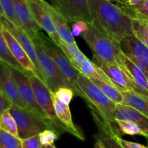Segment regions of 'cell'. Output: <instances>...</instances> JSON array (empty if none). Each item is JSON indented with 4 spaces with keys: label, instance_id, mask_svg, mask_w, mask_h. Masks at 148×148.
<instances>
[{
    "label": "cell",
    "instance_id": "cell-1",
    "mask_svg": "<svg viewBox=\"0 0 148 148\" xmlns=\"http://www.w3.org/2000/svg\"><path fill=\"white\" fill-rule=\"evenodd\" d=\"M92 24L119 44L127 36H135L133 19L119 5L108 0H88Z\"/></svg>",
    "mask_w": 148,
    "mask_h": 148
},
{
    "label": "cell",
    "instance_id": "cell-2",
    "mask_svg": "<svg viewBox=\"0 0 148 148\" xmlns=\"http://www.w3.org/2000/svg\"><path fill=\"white\" fill-rule=\"evenodd\" d=\"M92 52V61L98 66L106 63L122 65L123 53L119 44L110 39L89 23V28L81 35Z\"/></svg>",
    "mask_w": 148,
    "mask_h": 148
},
{
    "label": "cell",
    "instance_id": "cell-3",
    "mask_svg": "<svg viewBox=\"0 0 148 148\" xmlns=\"http://www.w3.org/2000/svg\"><path fill=\"white\" fill-rule=\"evenodd\" d=\"M32 40L36 41L43 48L45 52L51 58L71 88L73 89L75 94L82 97L87 104H88V98L84 94L78 84V76L80 72L74 67L60 46L51 38L45 36L41 31L38 32Z\"/></svg>",
    "mask_w": 148,
    "mask_h": 148
},
{
    "label": "cell",
    "instance_id": "cell-4",
    "mask_svg": "<svg viewBox=\"0 0 148 148\" xmlns=\"http://www.w3.org/2000/svg\"><path fill=\"white\" fill-rule=\"evenodd\" d=\"M78 84L82 91L88 98L89 103L88 105L91 111L98 113L106 123L119 129L115 120L116 103L106 97L88 77L81 73L78 76Z\"/></svg>",
    "mask_w": 148,
    "mask_h": 148
},
{
    "label": "cell",
    "instance_id": "cell-5",
    "mask_svg": "<svg viewBox=\"0 0 148 148\" xmlns=\"http://www.w3.org/2000/svg\"><path fill=\"white\" fill-rule=\"evenodd\" d=\"M17 123L19 139H25L46 129L53 130L50 122L25 107L12 104L9 109Z\"/></svg>",
    "mask_w": 148,
    "mask_h": 148
},
{
    "label": "cell",
    "instance_id": "cell-6",
    "mask_svg": "<svg viewBox=\"0 0 148 148\" xmlns=\"http://www.w3.org/2000/svg\"><path fill=\"white\" fill-rule=\"evenodd\" d=\"M27 76L33 87L36 101L39 106L41 107L43 111L44 112L46 118L51 124L53 130L59 135L64 132L69 133L68 129L65 127V126L62 122L59 121L58 118L56 117L53 100L51 98V94L47 86L38 77L33 75V73H29Z\"/></svg>",
    "mask_w": 148,
    "mask_h": 148
},
{
    "label": "cell",
    "instance_id": "cell-7",
    "mask_svg": "<svg viewBox=\"0 0 148 148\" xmlns=\"http://www.w3.org/2000/svg\"><path fill=\"white\" fill-rule=\"evenodd\" d=\"M33 41L36 47L42 79L51 92H56V90L61 87H70L51 58L45 52L36 41Z\"/></svg>",
    "mask_w": 148,
    "mask_h": 148
},
{
    "label": "cell",
    "instance_id": "cell-8",
    "mask_svg": "<svg viewBox=\"0 0 148 148\" xmlns=\"http://www.w3.org/2000/svg\"><path fill=\"white\" fill-rule=\"evenodd\" d=\"M98 67L106 74L113 84L120 91H132L148 97V94L136 84L127 68L123 65L106 63Z\"/></svg>",
    "mask_w": 148,
    "mask_h": 148
},
{
    "label": "cell",
    "instance_id": "cell-9",
    "mask_svg": "<svg viewBox=\"0 0 148 148\" xmlns=\"http://www.w3.org/2000/svg\"><path fill=\"white\" fill-rule=\"evenodd\" d=\"M10 71H11L12 76L13 79L17 85V89H18L20 97H21L23 102L25 104L27 109L31 110L32 112L38 115L40 117L47 119L44 112L43 111L41 107L39 106L36 101L33 87H32L31 84L29 81L28 76H27L30 73L23 72V71L12 68L11 66H10Z\"/></svg>",
    "mask_w": 148,
    "mask_h": 148
},
{
    "label": "cell",
    "instance_id": "cell-10",
    "mask_svg": "<svg viewBox=\"0 0 148 148\" xmlns=\"http://www.w3.org/2000/svg\"><path fill=\"white\" fill-rule=\"evenodd\" d=\"M53 2L68 23L80 20L92 23L88 0H53Z\"/></svg>",
    "mask_w": 148,
    "mask_h": 148
},
{
    "label": "cell",
    "instance_id": "cell-11",
    "mask_svg": "<svg viewBox=\"0 0 148 148\" xmlns=\"http://www.w3.org/2000/svg\"><path fill=\"white\" fill-rule=\"evenodd\" d=\"M121 49L137 66L140 67L148 78V48L135 36L124 38L119 43Z\"/></svg>",
    "mask_w": 148,
    "mask_h": 148
},
{
    "label": "cell",
    "instance_id": "cell-12",
    "mask_svg": "<svg viewBox=\"0 0 148 148\" xmlns=\"http://www.w3.org/2000/svg\"><path fill=\"white\" fill-rule=\"evenodd\" d=\"M0 23L11 33V34L19 42V44L23 46L29 57L33 61V64L36 66L38 73L40 75V80L43 81L41 73H40V66H39L38 61L37 55H36V47H35L34 42L32 40L31 38L27 34V33L22 28L15 26L4 15L0 17Z\"/></svg>",
    "mask_w": 148,
    "mask_h": 148
},
{
    "label": "cell",
    "instance_id": "cell-13",
    "mask_svg": "<svg viewBox=\"0 0 148 148\" xmlns=\"http://www.w3.org/2000/svg\"><path fill=\"white\" fill-rule=\"evenodd\" d=\"M12 2L16 15L21 23L22 28L33 39L38 32L41 31V28L33 16L28 0H12Z\"/></svg>",
    "mask_w": 148,
    "mask_h": 148
},
{
    "label": "cell",
    "instance_id": "cell-14",
    "mask_svg": "<svg viewBox=\"0 0 148 148\" xmlns=\"http://www.w3.org/2000/svg\"><path fill=\"white\" fill-rule=\"evenodd\" d=\"M28 3L39 26L47 33L49 38L60 46L63 44V41L58 34L51 18L42 4L41 0H28Z\"/></svg>",
    "mask_w": 148,
    "mask_h": 148
},
{
    "label": "cell",
    "instance_id": "cell-15",
    "mask_svg": "<svg viewBox=\"0 0 148 148\" xmlns=\"http://www.w3.org/2000/svg\"><path fill=\"white\" fill-rule=\"evenodd\" d=\"M0 91L12 104L27 108L12 76L10 66L0 60Z\"/></svg>",
    "mask_w": 148,
    "mask_h": 148
},
{
    "label": "cell",
    "instance_id": "cell-16",
    "mask_svg": "<svg viewBox=\"0 0 148 148\" xmlns=\"http://www.w3.org/2000/svg\"><path fill=\"white\" fill-rule=\"evenodd\" d=\"M2 33L4 38H5V40L7 41V45H8L10 52L12 53V56L14 57V59L24 68L25 71L30 73H33V75H36V76L40 78V75L38 73L36 66L33 64V61L29 57L27 54L26 53L25 49L23 48V46L19 44V42L11 34V33L3 26Z\"/></svg>",
    "mask_w": 148,
    "mask_h": 148
},
{
    "label": "cell",
    "instance_id": "cell-17",
    "mask_svg": "<svg viewBox=\"0 0 148 148\" xmlns=\"http://www.w3.org/2000/svg\"><path fill=\"white\" fill-rule=\"evenodd\" d=\"M91 113L98 130V133L95 135V137L101 140L106 148H123L115 139L116 135L121 137L122 136L119 129H116L106 123L101 116L96 112L91 111Z\"/></svg>",
    "mask_w": 148,
    "mask_h": 148
},
{
    "label": "cell",
    "instance_id": "cell-18",
    "mask_svg": "<svg viewBox=\"0 0 148 148\" xmlns=\"http://www.w3.org/2000/svg\"><path fill=\"white\" fill-rule=\"evenodd\" d=\"M51 98L53 100L55 113H56V117L58 118L59 121L62 122L64 125L65 127L69 131V133L80 140H85V136L82 131L74 123L73 120H72V114H71L69 104H64L61 102L56 97L53 92H51Z\"/></svg>",
    "mask_w": 148,
    "mask_h": 148
},
{
    "label": "cell",
    "instance_id": "cell-19",
    "mask_svg": "<svg viewBox=\"0 0 148 148\" xmlns=\"http://www.w3.org/2000/svg\"><path fill=\"white\" fill-rule=\"evenodd\" d=\"M41 2L45 10L51 18L55 28L62 40L66 44H76L74 37L72 36L71 29L69 27L67 20L63 15L54 6L50 4L45 0H41Z\"/></svg>",
    "mask_w": 148,
    "mask_h": 148
},
{
    "label": "cell",
    "instance_id": "cell-20",
    "mask_svg": "<svg viewBox=\"0 0 148 148\" xmlns=\"http://www.w3.org/2000/svg\"><path fill=\"white\" fill-rule=\"evenodd\" d=\"M115 120L134 122L145 133L148 139V117L138 110L123 104H116L115 108Z\"/></svg>",
    "mask_w": 148,
    "mask_h": 148
},
{
    "label": "cell",
    "instance_id": "cell-21",
    "mask_svg": "<svg viewBox=\"0 0 148 148\" xmlns=\"http://www.w3.org/2000/svg\"><path fill=\"white\" fill-rule=\"evenodd\" d=\"M124 53V52H123ZM122 65L127 68L137 86L148 94V78L143 70L132 61L127 55H123Z\"/></svg>",
    "mask_w": 148,
    "mask_h": 148
},
{
    "label": "cell",
    "instance_id": "cell-22",
    "mask_svg": "<svg viewBox=\"0 0 148 148\" xmlns=\"http://www.w3.org/2000/svg\"><path fill=\"white\" fill-rule=\"evenodd\" d=\"M123 95L121 104L130 106L148 117V97L132 91H121Z\"/></svg>",
    "mask_w": 148,
    "mask_h": 148
},
{
    "label": "cell",
    "instance_id": "cell-23",
    "mask_svg": "<svg viewBox=\"0 0 148 148\" xmlns=\"http://www.w3.org/2000/svg\"><path fill=\"white\" fill-rule=\"evenodd\" d=\"M79 71L83 75H86L89 78H95V79L102 80L107 81L113 84L110 78L107 76L106 74L93 62L87 57L83 63L79 68Z\"/></svg>",
    "mask_w": 148,
    "mask_h": 148
},
{
    "label": "cell",
    "instance_id": "cell-24",
    "mask_svg": "<svg viewBox=\"0 0 148 148\" xmlns=\"http://www.w3.org/2000/svg\"><path fill=\"white\" fill-rule=\"evenodd\" d=\"M60 48L67 56L74 67L79 71V67L82 65L87 57L79 49L77 43L66 44L63 41V44L61 45Z\"/></svg>",
    "mask_w": 148,
    "mask_h": 148
},
{
    "label": "cell",
    "instance_id": "cell-25",
    "mask_svg": "<svg viewBox=\"0 0 148 148\" xmlns=\"http://www.w3.org/2000/svg\"><path fill=\"white\" fill-rule=\"evenodd\" d=\"M0 60L5 62L10 66L18 69L25 73H28L24 70V68L18 63L17 60L14 58L12 53L10 52L7 41L5 40L2 33V26L0 23Z\"/></svg>",
    "mask_w": 148,
    "mask_h": 148
},
{
    "label": "cell",
    "instance_id": "cell-26",
    "mask_svg": "<svg viewBox=\"0 0 148 148\" xmlns=\"http://www.w3.org/2000/svg\"><path fill=\"white\" fill-rule=\"evenodd\" d=\"M104 94L116 104H121L123 102V95L121 91L114 85L107 81L102 80L90 78Z\"/></svg>",
    "mask_w": 148,
    "mask_h": 148
},
{
    "label": "cell",
    "instance_id": "cell-27",
    "mask_svg": "<svg viewBox=\"0 0 148 148\" xmlns=\"http://www.w3.org/2000/svg\"><path fill=\"white\" fill-rule=\"evenodd\" d=\"M126 0L121 3L120 7H122L129 15L131 16L132 18L138 19L140 20H145L148 19V0L143 4H137L134 6H130L126 4Z\"/></svg>",
    "mask_w": 148,
    "mask_h": 148
},
{
    "label": "cell",
    "instance_id": "cell-28",
    "mask_svg": "<svg viewBox=\"0 0 148 148\" xmlns=\"http://www.w3.org/2000/svg\"><path fill=\"white\" fill-rule=\"evenodd\" d=\"M0 128L10 134L19 138L17 123L9 109L6 110L0 118Z\"/></svg>",
    "mask_w": 148,
    "mask_h": 148
},
{
    "label": "cell",
    "instance_id": "cell-29",
    "mask_svg": "<svg viewBox=\"0 0 148 148\" xmlns=\"http://www.w3.org/2000/svg\"><path fill=\"white\" fill-rule=\"evenodd\" d=\"M116 123L118 125L120 132L121 135H141L147 138V135L144 131L140 129V126L135 123L129 120H115Z\"/></svg>",
    "mask_w": 148,
    "mask_h": 148
},
{
    "label": "cell",
    "instance_id": "cell-30",
    "mask_svg": "<svg viewBox=\"0 0 148 148\" xmlns=\"http://www.w3.org/2000/svg\"><path fill=\"white\" fill-rule=\"evenodd\" d=\"M0 148H23L21 139L0 128Z\"/></svg>",
    "mask_w": 148,
    "mask_h": 148
},
{
    "label": "cell",
    "instance_id": "cell-31",
    "mask_svg": "<svg viewBox=\"0 0 148 148\" xmlns=\"http://www.w3.org/2000/svg\"><path fill=\"white\" fill-rule=\"evenodd\" d=\"M132 19L134 35L148 48V27L142 20Z\"/></svg>",
    "mask_w": 148,
    "mask_h": 148
},
{
    "label": "cell",
    "instance_id": "cell-32",
    "mask_svg": "<svg viewBox=\"0 0 148 148\" xmlns=\"http://www.w3.org/2000/svg\"><path fill=\"white\" fill-rule=\"evenodd\" d=\"M0 4L4 11V16L15 26L22 28L21 23H20L15 14L12 0H0Z\"/></svg>",
    "mask_w": 148,
    "mask_h": 148
},
{
    "label": "cell",
    "instance_id": "cell-33",
    "mask_svg": "<svg viewBox=\"0 0 148 148\" xmlns=\"http://www.w3.org/2000/svg\"><path fill=\"white\" fill-rule=\"evenodd\" d=\"M53 93L61 102L66 104H69L75 94L73 89L70 87H61Z\"/></svg>",
    "mask_w": 148,
    "mask_h": 148
},
{
    "label": "cell",
    "instance_id": "cell-34",
    "mask_svg": "<svg viewBox=\"0 0 148 148\" xmlns=\"http://www.w3.org/2000/svg\"><path fill=\"white\" fill-rule=\"evenodd\" d=\"M59 135L52 129H46L39 133L40 140L43 145H52L59 139Z\"/></svg>",
    "mask_w": 148,
    "mask_h": 148
},
{
    "label": "cell",
    "instance_id": "cell-35",
    "mask_svg": "<svg viewBox=\"0 0 148 148\" xmlns=\"http://www.w3.org/2000/svg\"><path fill=\"white\" fill-rule=\"evenodd\" d=\"M89 28V23L80 20V21H77L72 24L71 33L73 36H81L83 33L88 30Z\"/></svg>",
    "mask_w": 148,
    "mask_h": 148
},
{
    "label": "cell",
    "instance_id": "cell-36",
    "mask_svg": "<svg viewBox=\"0 0 148 148\" xmlns=\"http://www.w3.org/2000/svg\"><path fill=\"white\" fill-rule=\"evenodd\" d=\"M23 148H42L43 145L40 140L39 134L35 135L25 139H22Z\"/></svg>",
    "mask_w": 148,
    "mask_h": 148
},
{
    "label": "cell",
    "instance_id": "cell-37",
    "mask_svg": "<svg viewBox=\"0 0 148 148\" xmlns=\"http://www.w3.org/2000/svg\"><path fill=\"white\" fill-rule=\"evenodd\" d=\"M115 139L123 148H148V147L145 146V145H141L140 143L123 139L121 136H118V135H116Z\"/></svg>",
    "mask_w": 148,
    "mask_h": 148
},
{
    "label": "cell",
    "instance_id": "cell-38",
    "mask_svg": "<svg viewBox=\"0 0 148 148\" xmlns=\"http://www.w3.org/2000/svg\"><path fill=\"white\" fill-rule=\"evenodd\" d=\"M12 103L0 91V118L7 110L10 109Z\"/></svg>",
    "mask_w": 148,
    "mask_h": 148
},
{
    "label": "cell",
    "instance_id": "cell-39",
    "mask_svg": "<svg viewBox=\"0 0 148 148\" xmlns=\"http://www.w3.org/2000/svg\"><path fill=\"white\" fill-rule=\"evenodd\" d=\"M147 0H126V4H128L130 6H134L137 5V4H143L147 1Z\"/></svg>",
    "mask_w": 148,
    "mask_h": 148
},
{
    "label": "cell",
    "instance_id": "cell-40",
    "mask_svg": "<svg viewBox=\"0 0 148 148\" xmlns=\"http://www.w3.org/2000/svg\"><path fill=\"white\" fill-rule=\"evenodd\" d=\"M95 143L94 145V148H106L105 147V145H103L101 140H100L98 138L95 137Z\"/></svg>",
    "mask_w": 148,
    "mask_h": 148
},
{
    "label": "cell",
    "instance_id": "cell-41",
    "mask_svg": "<svg viewBox=\"0 0 148 148\" xmlns=\"http://www.w3.org/2000/svg\"><path fill=\"white\" fill-rule=\"evenodd\" d=\"M42 148H56V146L54 145V144H52V145H43V147Z\"/></svg>",
    "mask_w": 148,
    "mask_h": 148
},
{
    "label": "cell",
    "instance_id": "cell-42",
    "mask_svg": "<svg viewBox=\"0 0 148 148\" xmlns=\"http://www.w3.org/2000/svg\"><path fill=\"white\" fill-rule=\"evenodd\" d=\"M3 15H4V11H3V10H2V7H1V4H0V17H1V16H3Z\"/></svg>",
    "mask_w": 148,
    "mask_h": 148
},
{
    "label": "cell",
    "instance_id": "cell-43",
    "mask_svg": "<svg viewBox=\"0 0 148 148\" xmlns=\"http://www.w3.org/2000/svg\"><path fill=\"white\" fill-rule=\"evenodd\" d=\"M108 1H111V2H112V1H116V2H118L119 4V3H121L122 2V1H124V0H108Z\"/></svg>",
    "mask_w": 148,
    "mask_h": 148
},
{
    "label": "cell",
    "instance_id": "cell-44",
    "mask_svg": "<svg viewBox=\"0 0 148 148\" xmlns=\"http://www.w3.org/2000/svg\"><path fill=\"white\" fill-rule=\"evenodd\" d=\"M142 21L144 22V23L146 24V26L148 27V19H147V20H142Z\"/></svg>",
    "mask_w": 148,
    "mask_h": 148
}]
</instances>
